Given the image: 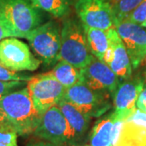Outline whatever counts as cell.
I'll use <instances>...</instances> for the list:
<instances>
[{"instance_id":"cell-14","label":"cell","mask_w":146,"mask_h":146,"mask_svg":"<svg viewBox=\"0 0 146 146\" xmlns=\"http://www.w3.org/2000/svg\"><path fill=\"white\" fill-rule=\"evenodd\" d=\"M111 43L114 47V57L109 66L119 79L127 80L131 76L132 66L125 45L115 28L111 29Z\"/></svg>"},{"instance_id":"cell-7","label":"cell","mask_w":146,"mask_h":146,"mask_svg":"<svg viewBox=\"0 0 146 146\" xmlns=\"http://www.w3.org/2000/svg\"><path fill=\"white\" fill-rule=\"evenodd\" d=\"M0 64L12 72H33L41 62L33 56L29 47L16 38H6L0 42Z\"/></svg>"},{"instance_id":"cell-25","label":"cell","mask_w":146,"mask_h":146,"mask_svg":"<svg viewBox=\"0 0 146 146\" xmlns=\"http://www.w3.org/2000/svg\"><path fill=\"white\" fill-rule=\"evenodd\" d=\"M126 120L131 121V122L135 123L138 125H141L142 127H146V113L141 110L136 109L134 111V113L131 115L130 117H128V119Z\"/></svg>"},{"instance_id":"cell-8","label":"cell","mask_w":146,"mask_h":146,"mask_svg":"<svg viewBox=\"0 0 146 146\" xmlns=\"http://www.w3.org/2000/svg\"><path fill=\"white\" fill-rule=\"evenodd\" d=\"M34 135L59 145H73L72 131L68 121L58 106L50 107L42 115Z\"/></svg>"},{"instance_id":"cell-9","label":"cell","mask_w":146,"mask_h":146,"mask_svg":"<svg viewBox=\"0 0 146 146\" xmlns=\"http://www.w3.org/2000/svg\"><path fill=\"white\" fill-rule=\"evenodd\" d=\"M76 11L85 26L107 30L115 28L112 11L106 0H77Z\"/></svg>"},{"instance_id":"cell-3","label":"cell","mask_w":146,"mask_h":146,"mask_svg":"<svg viewBox=\"0 0 146 146\" xmlns=\"http://www.w3.org/2000/svg\"><path fill=\"white\" fill-rule=\"evenodd\" d=\"M0 17L15 36L23 38L42 21L39 8L34 5L33 0H0Z\"/></svg>"},{"instance_id":"cell-17","label":"cell","mask_w":146,"mask_h":146,"mask_svg":"<svg viewBox=\"0 0 146 146\" xmlns=\"http://www.w3.org/2000/svg\"><path fill=\"white\" fill-rule=\"evenodd\" d=\"M115 146H146V127L125 120Z\"/></svg>"},{"instance_id":"cell-10","label":"cell","mask_w":146,"mask_h":146,"mask_svg":"<svg viewBox=\"0 0 146 146\" xmlns=\"http://www.w3.org/2000/svg\"><path fill=\"white\" fill-rule=\"evenodd\" d=\"M115 29L125 45L132 68L136 69L146 58V29L127 20L117 23Z\"/></svg>"},{"instance_id":"cell-4","label":"cell","mask_w":146,"mask_h":146,"mask_svg":"<svg viewBox=\"0 0 146 146\" xmlns=\"http://www.w3.org/2000/svg\"><path fill=\"white\" fill-rule=\"evenodd\" d=\"M33 50L47 66L60 59L61 29L58 22L48 21L29 33L26 36Z\"/></svg>"},{"instance_id":"cell-12","label":"cell","mask_w":146,"mask_h":146,"mask_svg":"<svg viewBox=\"0 0 146 146\" xmlns=\"http://www.w3.org/2000/svg\"><path fill=\"white\" fill-rule=\"evenodd\" d=\"M144 88V81L140 78H129L119 84L113 94L115 119L125 121L136 110V102Z\"/></svg>"},{"instance_id":"cell-15","label":"cell","mask_w":146,"mask_h":146,"mask_svg":"<svg viewBox=\"0 0 146 146\" xmlns=\"http://www.w3.org/2000/svg\"><path fill=\"white\" fill-rule=\"evenodd\" d=\"M59 109L68 121L72 131L73 144L80 141L88 130L90 122V117L84 115L76 109L73 105L63 99L58 105Z\"/></svg>"},{"instance_id":"cell-22","label":"cell","mask_w":146,"mask_h":146,"mask_svg":"<svg viewBox=\"0 0 146 146\" xmlns=\"http://www.w3.org/2000/svg\"><path fill=\"white\" fill-rule=\"evenodd\" d=\"M31 78L30 76L10 71L0 64V80L2 81H29Z\"/></svg>"},{"instance_id":"cell-20","label":"cell","mask_w":146,"mask_h":146,"mask_svg":"<svg viewBox=\"0 0 146 146\" xmlns=\"http://www.w3.org/2000/svg\"><path fill=\"white\" fill-rule=\"evenodd\" d=\"M37 8L49 12L55 17H63L69 11L68 0H33Z\"/></svg>"},{"instance_id":"cell-18","label":"cell","mask_w":146,"mask_h":146,"mask_svg":"<svg viewBox=\"0 0 146 146\" xmlns=\"http://www.w3.org/2000/svg\"><path fill=\"white\" fill-rule=\"evenodd\" d=\"M47 73L63 84L66 89L75 84L82 83L80 69L63 60H59L54 68Z\"/></svg>"},{"instance_id":"cell-32","label":"cell","mask_w":146,"mask_h":146,"mask_svg":"<svg viewBox=\"0 0 146 146\" xmlns=\"http://www.w3.org/2000/svg\"><path fill=\"white\" fill-rule=\"evenodd\" d=\"M106 1H110V0H106Z\"/></svg>"},{"instance_id":"cell-24","label":"cell","mask_w":146,"mask_h":146,"mask_svg":"<svg viewBox=\"0 0 146 146\" xmlns=\"http://www.w3.org/2000/svg\"><path fill=\"white\" fill-rule=\"evenodd\" d=\"M27 81H2L0 80V99L20 87L26 85Z\"/></svg>"},{"instance_id":"cell-30","label":"cell","mask_w":146,"mask_h":146,"mask_svg":"<svg viewBox=\"0 0 146 146\" xmlns=\"http://www.w3.org/2000/svg\"><path fill=\"white\" fill-rule=\"evenodd\" d=\"M142 26L145 27V28H146V21H145V23H144V24H143V25H142Z\"/></svg>"},{"instance_id":"cell-6","label":"cell","mask_w":146,"mask_h":146,"mask_svg":"<svg viewBox=\"0 0 146 146\" xmlns=\"http://www.w3.org/2000/svg\"><path fill=\"white\" fill-rule=\"evenodd\" d=\"M33 103L42 114L58 106L63 99L66 88L48 73L32 76L27 84Z\"/></svg>"},{"instance_id":"cell-5","label":"cell","mask_w":146,"mask_h":146,"mask_svg":"<svg viewBox=\"0 0 146 146\" xmlns=\"http://www.w3.org/2000/svg\"><path fill=\"white\" fill-rule=\"evenodd\" d=\"M110 94L107 92L96 91L84 83H80L66 89L63 99L84 115L97 118L110 108Z\"/></svg>"},{"instance_id":"cell-27","label":"cell","mask_w":146,"mask_h":146,"mask_svg":"<svg viewBox=\"0 0 146 146\" xmlns=\"http://www.w3.org/2000/svg\"><path fill=\"white\" fill-rule=\"evenodd\" d=\"M136 107L137 109L141 110L144 112H146V85L141 92L136 102Z\"/></svg>"},{"instance_id":"cell-21","label":"cell","mask_w":146,"mask_h":146,"mask_svg":"<svg viewBox=\"0 0 146 146\" xmlns=\"http://www.w3.org/2000/svg\"><path fill=\"white\" fill-rule=\"evenodd\" d=\"M17 132L9 124L0 126V146H18Z\"/></svg>"},{"instance_id":"cell-23","label":"cell","mask_w":146,"mask_h":146,"mask_svg":"<svg viewBox=\"0 0 146 146\" xmlns=\"http://www.w3.org/2000/svg\"><path fill=\"white\" fill-rule=\"evenodd\" d=\"M127 20L137 25H143V24L146 21V0H144L131 13Z\"/></svg>"},{"instance_id":"cell-1","label":"cell","mask_w":146,"mask_h":146,"mask_svg":"<svg viewBox=\"0 0 146 146\" xmlns=\"http://www.w3.org/2000/svg\"><path fill=\"white\" fill-rule=\"evenodd\" d=\"M0 109L5 115L6 123L21 136L34 133L43 115L36 109L27 88L3 97Z\"/></svg>"},{"instance_id":"cell-11","label":"cell","mask_w":146,"mask_h":146,"mask_svg":"<svg viewBox=\"0 0 146 146\" xmlns=\"http://www.w3.org/2000/svg\"><path fill=\"white\" fill-rule=\"evenodd\" d=\"M82 83L96 91L107 92L112 96L119 84V78L107 64L94 57L85 67L80 69Z\"/></svg>"},{"instance_id":"cell-29","label":"cell","mask_w":146,"mask_h":146,"mask_svg":"<svg viewBox=\"0 0 146 146\" xmlns=\"http://www.w3.org/2000/svg\"><path fill=\"white\" fill-rule=\"evenodd\" d=\"M4 123H6V117L3 110L0 109V126L3 125Z\"/></svg>"},{"instance_id":"cell-19","label":"cell","mask_w":146,"mask_h":146,"mask_svg":"<svg viewBox=\"0 0 146 146\" xmlns=\"http://www.w3.org/2000/svg\"><path fill=\"white\" fill-rule=\"evenodd\" d=\"M144 0H110L115 25L125 21Z\"/></svg>"},{"instance_id":"cell-31","label":"cell","mask_w":146,"mask_h":146,"mask_svg":"<svg viewBox=\"0 0 146 146\" xmlns=\"http://www.w3.org/2000/svg\"><path fill=\"white\" fill-rule=\"evenodd\" d=\"M84 146H90V145H85Z\"/></svg>"},{"instance_id":"cell-33","label":"cell","mask_w":146,"mask_h":146,"mask_svg":"<svg viewBox=\"0 0 146 146\" xmlns=\"http://www.w3.org/2000/svg\"><path fill=\"white\" fill-rule=\"evenodd\" d=\"M145 113H146V112H145Z\"/></svg>"},{"instance_id":"cell-2","label":"cell","mask_w":146,"mask_h":146,"mask_svg":"<svg viewBox=\"0 0 146 146\" xmlns=\"http://www.w3.org/2000/svg\"><path fill=\"white\" fill-rule=\"evenodd\" d=\"M94 58L90 51L82 23L74 19L63 22L61 29L60 59L81 69Z\"/></svg>"},{"instance_id":"cell-16","label":"cell","mask_w":146,"mask_h":146,"mask_svg":"<svg viewBox=\"0 0 146 146\" xmlns=\"http://www.w3.org/2000/svg\"><path fill=\"white\" fill-rule=\"evenodd\" d=\"M90 51L94 57L102 62L105 52L110 44L111 29L102 30L83 25Z\"/></svg>"},{"instance_id":"cell-13","label":"cell","mask_w":146,"mask_h":146,"mask_svg":"<svg viewBox=\"0 0 146 146\" xmlns=\"http://www.w3.org/2000/svg\"><path fill=\"white\" fill-rule=\"evenodd\" d=\"M123 121L117 120L114 113L98 120L91 131L90 146H115Z\"/></svg>"},{"instance_id":"cell-26","label":"cell","mask_w":146,"mask_h":146,"mask_svg":"<svg viewBox=\"0 0 146 146\" xmlns=\"http://www.w3.org/2000/svg\"><path fill=\"white\" fill-rule=\"evenodd\" d=\"M15 34L11 30L8 25L5 23L1 17H0V42L7 37H14Z\"/></svg>"},{"instance_id":"cell-28","label":"cell","mask_w":146,"mask_h":146,"mask_svg":"<svg viewBox=\"0 0 146 146\" xmlns=\"http://www.w3.org/2000/svg\"><path fill=\"white\" fill-rule=\"evenodd\" d=\"M27 146H63L59 145H56L49 141H37V142H34V143H31L29 144Z\"/></svg>"}]
</instances>
